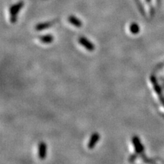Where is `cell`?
Wrapping results in <instances>:
<instances>
[{
	"label": "cell",
	"mask_w": 164,
	"mask_h": 164,
	"mask_svg": "<svg viewBox=\"0 0 164 164\" xmlns=\"http://www.w3.org/2000/svg\"><path fill=\"white\" fill-rule=\"evenodd\" d=\"M146 2H147L148 3H151V0H146Z\"/></svg>",
	"instance_id": "cell-12"
},
{
	"label": "cell",
	"mask_w": 164,
	"mask_h": 164,
	"mask_svg": "<svg viewBox=\"0 0 164 164\" xmlns=\"http://www.w3.org/2000/svg\"><path fill=\"white\" fill-rule=\"evenodd\" d=\"M24 6V2L23 1H19L18 3H15L13 6H10L9 8L10 13V20L12 23H15L17 21V16L19 12L22 9Z\"/></svg>",
	"instance_id": "cell-1"
},
{
	"label": "cell",
	"mask_w": 164,
	"mask_h": 164,
	"mask_svg": "<svg viewBox=\"0 0 164 164\" xmlns=\"http://www.w3.org/2000/svg\"><path fill=\"white\" fill-rule=\"evenodd\" d=\"M47 156V144L42 142L38 144V157L41 160L45 159Z\"/></svg>",
	"instance_id": "cell-4"
},
{
	"label": "cell",
	"mask_w": 164,
	"mask_h": 164,
	"mask_svg": "<svg viewBox=\"0 0 164 164\" xmlns=\"http://www.w3.org/2000/svg\"><path fill=\"white\" fill-rule=\"evenodd\" d=\"M68 21L71 24H72L73 25L77 27H80L82 25V22L79 19H78L77 17H76L74 15H71L68 18Z\"/></svg>",
	"instance_id": "cell-7"
},
{
	"label": "cell",
	"mask_w": 164,
	"mask_h": 164,
	"mask_svg": "<svg viewBox=\"0 0 164 164\" xmlns=\"http://www.w3.org/2000/svg\"><path fill=\"white\" fill-rule=\"evenodd\" d=\"M100 139V135L98 133H94L90 137V140L88 144V148L89 149H93L98 141Z\"/></svg>",
	"instance_id": "cell-5"
},
{
	"label": "cell",
	"mask_w": 164,
	"mask_h": 164,
	"mask_svg": "<svg viewBox=\"0 0 164 164\" xmlns=\"http://www.w3.org/2000/svg\"><path fill=\"white\" fill-rule=\"evenodd\" d=\"M132 142L133 144L134 148H135V153L137 154H141L143 151H144V146L141 143L140 139L137 136H133L132 137Z\"/></svg>",
	"instance_id": "cell-3"
},
{
	"label": "cell",
	"mask_w": 164,
	"mask_h": 164,
	"mask_svg": "<svg viewBox=\"0 0 164 164\" xmlns=\"http://www.w3.org/2000/svg\"><path fill=\"white\" fill-rule=\"evenodd\" d=\"M151 79L152 83H153V84L154 85L155 90L157 92V93L158 95H161V88H160L159 85L157 84V83L156 79H155V78L153 76L151 77Z\"/></svg>",
	"instance_id": "cell-10"
},
{
	"label": "cell",
	"mask_w": 164,
	"mask_h": 164,
	"mask_svg": "<svg viewBox=\"0 0 164 164\" xmlns=\"http://www.w3.org/2000/svg\"><path fill=\"white\" fill-rule=\"evenodd\" d=\"M137 158V155H131L129 158V162H133Z\"/></svg>",
	"instance_id": "cell-11"
},
{
	"label": "cell",
	"mask_w": 164,
	"mask_h": 164,
	"mask_svg": "<svg viewBox=\"0 0 164 164\" xmlns=\"http://www.w3.org/2000/svg\"><path fill=\"white\" fill-rule=\"evenodd\" d=\"M129 30L133 34H137L139 32V26L135 23H133L129 26Z\"/></svg>",
	"instance_id": "cell-9"
},
{
	"label": "cell",
	"mask_w": 164,
	"mask_h": 164,
	"mask_svg": "<svg viewBox=\"0 0 164 164\" xmlns=\"http://www.w3.org/2000/svg\"><path fill=\"white\" fill-rule=\"evenodd\" d=\"M78 41H79V44L82 45L83 47L86 49V50H88V51H93L95 50V45H94L92 42L89 41L88 39H87L85 37L81 36V37H80L79 38Z\"/></svg>",
	"instance_id": "cell-2"
},
{
	"label": "cell",
	"mask_w": 164,
	"mask_h": 164,
	"mask_svg": "<svg viewBox=\"0 0 164 164\" xmlns=\"http://www.w3.org/2000/svg\"><path fill=\"white\" fill-rule=\"evenodd\" d=\"M53 22H45V23H38L35 26V29L36 31H42L45 30L49 28L50 27H51L53 25Z\"/></svg>",
	"instance_id": "cell-6"
},
{
	"label": "cell",
	"mask_w": 164,
	"mask_h": 164,
	"mask_svg": "<svg viewBox=\"0 0 164 164\" xmlns=\"http://www.w3.org/2000/svg\"><path fill=\"white\" fill-rule=\"evenodd\" d=\"M38 38H39V40L42 42V43H47V44H49V43H52L54 40L53 36L51 34L43 35V36H40Z\"/></svg>",
	"instance_id": "cell-8"
}]
</instances>
